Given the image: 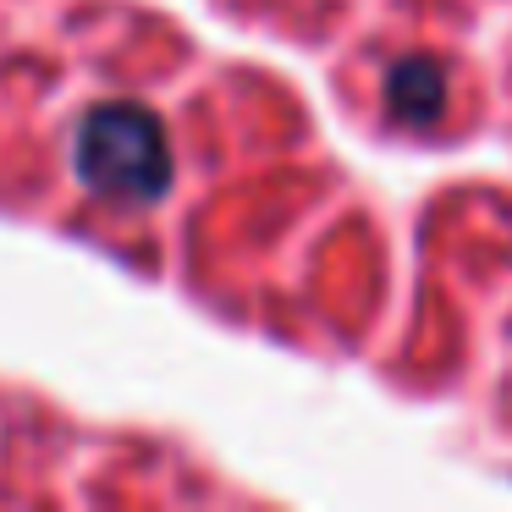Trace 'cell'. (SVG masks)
<instances>
[{
  "label": "cell",
  "instance_id": "cell-2",
  "mask_svg": "<svg viewBox=\"0 0 512 512\" xmlns=\"http://www.w3.org/2000/svg\"><path fill=\"white\" fill-rule=\"evenodd\" d=\"M386 105L402 122H430L446 105V78L430 56H402L386 78Z\"/></svg>",
  "mask_w": 512,
  "mask_h": 512
},
{
  "label": "cell",
  "instance_id": "cell-1",
  "mask_svg": "<svg viewBox=\"0 0 512 512\" xmlns=\"http://www.w3.org/2000/svg\"><path fill=\"white\" fill-rule=\"evenodd\" d=\"M72 166L100 199L155 204L171 188V138L144 105H94L72 133Z\"/></svg>",
  "mask_w": 512,
  "mask_h": 512
}]
</instances>
